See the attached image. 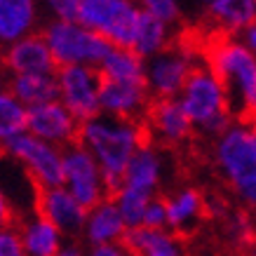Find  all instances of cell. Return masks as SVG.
I'll return each instance as SVG.
<instances>
[{"label":"cell","instance_id":"obj_25","mask_svg":"<svg viewBox=\"0 0 256 256\" xmlns=\"http://www.w3.org/2000/svg\"><path fill=\"white\" fill-rule=\"evenodd\" d=\"M24 242L26 249L36 256H56L59 252V228L38 218L36 224L24 226Z\"/></svg>","mask_w":256,"mask_h":256},{"label":"cell","instance_id":"obj_28","mask_svg":"<svg viewBox=\"0 0 256 256\" xmlns=\"http://www.w3.org/2000/svg\"><path fill=\"white\" fill-rule=\"evenodd\" d=\"M42 2H45V8L54 14V19H62V22H78L82 0H42Z\"/></svg>","mask_w":256,"mask_h":256},{"label":"cell","instance_id":"obj_38","mask_svg":"<svg viewBox=\"0 0 256 256\" xmlns=\"http://www.w3.org/2000/svg\"><path fill=\"white\" fill-rule=\"evenodd\" d=\"M252 124H254V127H256V120H252Z\"/></svg>","mask_w":256,"mask_h":256},{"label":"cell","instance_id":"obj_1","mask_svg":"<svg viewBox=\"0 0 256 256\" xmlns=\"http://www.w3.org/2000/svg\"><path fill=\"white\" fill-rule=\"evenodd\" d=\"M78 144L85 146L99 162L108 195L106 200L116 202L124 186V172L132 162L134 153L141 146L150 144V136L144 120H118L101 113L94 120L80 124Z\"/></svg>","mask_w":256,"mask_h":256},{"label":"cell","instance_id":"obj_16","mask_svg":"<svg viewBox=\"0 0 256 256\" xmlns=\"http://www.w3.org/2000/svg\"><path fill=\"white\" fill-rule=\"evenodd\" d=\"M2 68L8 70V76H31V73L52 76L59 70V66L45 36L31 33L12 45L2 47Z\"/></svg>","mask_w":256,"mask_h":256},{"label":"cell","instance_id":"obj_32","mask_svg":"<svg viewBox=\"0 0 256 256\" xmlns=\"http://www.w3.org/2000/svg\"><path fill=\"white\" fill-rule=\"evenodd\" d=\"M242 42H244V45H247L249 50L256 54V24H254V26H249L247 31L242 33Z\"/></svg>","mask_w":256,"mask_h":256},{"label":"cell","instance_id":"obj_30","mask_svg":"<svg viewBox=\"0 0 256 256\" xmlns=\"http://www.w3.org/2000/svg\"><path fill=\"white\" fill-rule=\"evenodd\" d=\"M144 226H148V228H164L167 226V207H164V198L160 193L148 202Z\"/></svg>","mask_w":256,"mask_h":256},{"label":"cell","instance_id":"obj_4","mask_svg":"<svg viewBox=\"0 0 256 256\" xmlns=\"http://www.w3.org/2000/svg\"><path fill=\"white\" fill-rule=\"evenodd\" d=\"M178 101L188 113L195 130L216 139L224 134L233 120V99L216 73L207 64H198L190 73L186 87L178 94Z\"/></svg>","mask_w":256,"mask_h":256},{"label":"cell","instance_id":"obj_24","mask_svg":"<svg viewBox=\"0 0 256 256\" xmlns=\"http://www.w3.org/2000/svg\"><path fill=\"white\" fill-rule=\"evenodd\" d=\"M26 124H28V108L10 92L8 85H0V148L5 150L8 141L26 132Z\"/></svg>","mask_w":256,"mask_h":256},{"label":"cell","instance_id":"obj_18","mask_svg":"<svg viewBox=\"0 0 256 256\" xmlns=\"http://www.w3.org/2000/svg\"><path fill=\"white\" fill-rule=\"evenodd\" d=\"M160 176H162V153L160 146L156 144H146L134 153L132 162L124 172V186L132 188L139 193H146L150 198L158 195V186H160Z\"/></svg>","mask_w":256,"mask_h":256},{"label":"cell","instance_id":"obj_35","mask_svg":"<svg viewBox=\"0 0 256 256\" xmlns=\"http://www.w3.org/2000/svg\"><path fill=\"white\" fill-rule=\"evenodd\" d=\"M247 256H256V242H254V247L249 249V254H247Z\"/></svg>","mask_w":256,"mask_h":256},{"label":"cell","instance_id":"obj_31","mask_svg":"<svg viewBox=\"0 0 256 256\" xmlns=\"http://www.w3.org/2000/svg\"><path fill=\"white\" fill-rule=\"evenodd\" d=\"M24 221L14 214V210L10 207V202L5 200V195L0 193V230H22Z\"/></svg>","mask_w":256,"mask_h":256},{"label":"cell","instance_id":"obj_33","mask_svg":"<svg viewBox=\"0 0 256 256\" xmlns=\"http://www.w3.org/2000/svg\"><path fill=\"white\" fill-rule=\"evenodd\" d=\"M90 256H122V254H120V249H116V247H108V244H99V247L94 249Z\"/></svg>","mask_w":256,"mask_h":256},{"label":"cell","instance_id":"obj_7","mask_svg":"<svg viewBox=\"0 0 256 256\" xmlns=\"http://www.w3.org/2000/svg\"><path fill=\"white\" fill-rule=\"evenodd\" d=\"M64 153V184L68 188V193L78 200V204L87 212V216L92 214L101 202H106V184L101 174L99 162L94 156L80 144H70L62 148Z\"/></svg>","mask_w":256,"mask_h":256},{"label":"cell","instance_id":"obj_20","mask_svg":"<svg viewBox=\"0 0 256 256\" xmlns=\"http://www.w3.org/2000/svg\"><path fill=\"white\" fill-rule=\"evenodd\" d=\"M5 85L10 92L22 101L26 108L33 106H42L50 101L59 99V82H56V73L45 76V73H31V76H10Z\"/></svg>","mask_w":256,"mask_h":256},{"label":"cell","instance_id":"obj_12","mask_svg":"<svg viewBox=\"0 0 256 256\" xmlns=\"http://www.w3.org/2000/svg\"><path fill=\"white\" fill-rule=\"evenodd\" d=\"M144 122H146L150 144L156 146H184L195 132L193 122L178 99H153Z\"/></svg>","mask_w":256,"mask_h":256},{"label":"cell","instance_id":"obj_13","mask_svg":"<svg viewBox=\"0 0 256 256\" xmlns=\"http://www.w3.org/2000/svg\"><path fill=\"white\" fill-rule=\"evenodd\" d=\"M33 193H36V214H38V218L56 226L59 233L78 238L82 233V228H87V212L68 193V188H47L40 186V184H33Z\"/></svg>","mask_w":256,"mask_h":256},{"label":"cell","instance_id":"obj_19","mask_svg":"<svg viewBox=\"0 0 256 256\" xmlns=\"http://www.w3.org/2000/svg\"><path fill=\"white\" fill-rule=\"evenodd\" d=\"M207 14L224 36H242L256 24V0H212Z\"/></svg>","mask_w":256,"mask_h":256},{"label":"cell","instance_id":"obj_2","mask_svg":"<svg viewBox=\"0 0 256 256\" xmlns=\"http://www.w3.org/2000/svg\"><path fill=\"white\" fill-rule=\"evenodd\" d=\"M204 64L226 85L240 120H256V54L242 38H214L204 50Z\"/></svg>","mask_w":256,"mask_h":256},{"label":"cell","instance_id":"obj_39","mask_svg":"<svg viewBox=\"0 0 256 256\" xmlns=\"http://www.w3.org/2000/svg\"><path fill=\"white\" fill-rule=\"evenodd\" d=\"M224 256H228V254H224Z\"/></svg>","mask_w":256,"mask_h":256},{"label":"cell","instance_id":"obj_15","mask_svg":"<svg viewBox=\"0 0 256 256\" xmlns=\"http://www.w3.org/2000/svg\"><path fill=\"white\" fill-rule=\"evenodd\" d=\"M162 198L164 207H167V226H172V233L181 238L186 244L195 238L202 221L214 216L210 198L202 193L200 188L186 186L178 188L176 193L172 195H162Z\"/></svg>","mask_w":256,"mask_h":256},{"label":"cell","instance_id":"obj_21","mask_svg":"<svg viewBox=\"0 0 256 256\" xmlns=\"http://www.w3.org/2000/svg\"><path fill=\"white\" fill-rule=\"evenodd\" d=\"M167 47H172V24L158 19V16L148 14L141 10L139 26H136V36H134L132 50L141 59H150V56L164 52Z\"/></svg>","mask_w":256,"mask_h":256},{"label":"cell","instance_id":"obj_27","mask_svg":"<svg viewBox=\"0 0 256 256\" xmlns=\"http://www.w3.org/2000/svg\"><path fill=\"white\" fill-rule=\"evenodd\" d=\"M144 12L158 16L167 24H176L178 16H181V5L178 0H134Z\"/></svg>","mask_w":256,"mask_h":256},{"label":"cell","instance_id":"obj_3","mask_svg":"<svg viewBox=\"0 0 256 256\" xmlns=\"http://www.w3.org/2000/svg\"><path fill=\"white\" fill-rule=\"evenodd\" d=\"M214 164L230 193L256 210V127L249 120H235L214 139Z\"/></svg>","mask_w":256,"mask_h":256},{"label":"cell","instance_id":"obj_26","mask_svg":"<svg viewBox=\"0 0 256 256\" xmlns=\"http://www.w3.org/2000/svg\"><path fill=\"white\" fill-rule=\"evenodd\" d=\"M150 200H153L150 195L132 190V188H122V190H120V195L116 198V204L120 207V214H122L127 228H139V226H144L148 202Z\"/></svg>","mask_w":256,"mask_h":256},{"label":"cell","instance_id":"obj_9","mask_svg":"<svg viewBox=\"0 0 256 256\" xmlns=\"http://www.w3.org/2000/svg\"><path fill=\"white\" fill-rule=\"evenodd\" d=\"M198 62L190 50L172 45L146 62V85L153 99H178Z\"/></svg>","mask_w":256,"mask_h":256},{"label":"cell","instance_id":"obj_11","mask_svg":"<svg viewBox=\"0 0 256 256\" xmlns=\"http://www.w3.org/2000/svg\"><path fill=\"white\" fill-rule=\"evenodd\" d=\"M101 113L118 120H144L150 108V92L146 82H130L99 76Z\"/></svg>","mask_w":256,"mask_h":256},{"label":"cell","instance_id":"obj_29","mask_svg":"<svg viewBox=\"0 0 256 256\" xmlns=\"http://www.w3.org/2000/svg\"><path fill=\"white\" fill-rule=\"evenodd\" d=\"M0 256H26V242L22 230H0Z\"/></svg>","mask_w":256,"mask_h":256},{"label":"cell","instance_id":"obj_6","mask_svg":"<svg viewBox=\"0 0 256 256\" xmlns=\"http://www.w3.org/2000/svg\"><path fill=\"white\" fill-rule=\"evenodd\" d=\"M141 8L134 0H82L78 22L113 47L132 50L136 26H139Z\"/></svg>","mask_w":256,"mask_h":256},{"label":"cell","instance_id":"obj_37","mask_svg":"<svg viewBox=\"0 0 256 256\" xmlns=\"http://www.w3.org/2000/svg\"><path fill=\"white\" fill-rule=\"evenodd\" d=\"M0 66H2V52H0Z\"/></svg>","mask_w":256,"mask_h":256},{"label":"cell","instance_id":"obj_10","mask_svg":"<svg viewBox=\"0 0 256 256\" xmlns=\"http://www.w3.org/2000/svg\"><path fill=\"white\" fill-rule=\"evenodd\" d=\"M59 101L78 118L80 122L101 116L99 68L92 66H59Z\"/></svg>","mask_w":256,"mask_h":256},{"label":"cell","instance_id":"obj_22","mask_svg":"<svg viewBox=\"0 0 256 256\" xmlns=\"http://www.w3.org/2000/svg\"><path fill=\"white\" fill-rule=\"evenodd\" d=\"M124 228H127V224L120 214V207L113 200H106L90 214L85 235L94 244H106L108 240H118L124 233Z\"/></svg>","mask_w":256,"mask_h":256},{"label":"cell","instance_id":"obj_34","mask_svg":"<svg viewBox=\"0 0 256 256\" xmlns=\"http://www.w3.org/2000/svg\"><path fill=\"white\" fill-rule=\"evenodd\" d=\"M56 256H82V254H80L78 249L73 247V249H64V252H59V254H56Z\"/></svg>","mask_w":256,"mask_h":256},{"label":"cell","instance_id":"obj_36","mask_svg":"<svg viewBox=\"0 0 256 256\" xmlns=\"http://www.w3.org/2000/svg\"><path fill=\"white\" fill-rule=\"evenodd\" d=\"M200 2H202V5H210V2H212V0H200Z\"/></svg>","mask_w":256,"mask_h":256},{"label":"cell","instance_id":"obj_23","mask_svg":"<svg viewBox=\"0 0 256 256\" xmlns=\"http://www.w3.org/2000/svg\"><path fill=\"white\" fill-rule=\"evenodd\" d=\"M99 76L130 80V82H146V59H141L134 50L113 47V52L99 66Z\"/></svg>","mask_w":256,"mask_h":256},{"label":"cell","instance_id":"obj_5","mask_svg":"<svg viewBox=\"0 0 256 256\" xmlns=\"http://www.w3.org/2000/svg\"><path fill=\"white\" fill-rule=\"evenodd\" d=\"M47 45L54 54L56 66H92L99 68L104 59L113 52L106 38H101L99 33L92 28L82 26L80 22H62L52 19L42 28Z\"/></svg>","mask_w":256,"mask_h":256},{"label":"cell","instance_id":"obj_8","mask_svg":"<svg viewBox=\"0 0 256 256\" xmlns=\"http://www.w3.org/2000/svg\"><path fill=\"white\" fill-rule=\"evenodd\" d=\"M5 153L26 167L31 184L47 188L64 186V153L59 146L38 139L31 132H24L5 144Z\"/></svg>","mask_w":256,"mask_h":256},{"label":"cell","instance_id":"obj_14","mask_svg":"<svg viewBox=\"0 0 256 256\" xmlns=\"http://www.w3.org/2000/svg\"><path fill=\"white\" fill-rule=\"evenodd\" d=\"M80 120L70 113L62 101H50L42 106H33L28 108V124L26 132H31L33 136L54 144L59 148H66L70 144H78L80 136Z\"/></svg>","mask_w":256,"mask_h":256},{"label":"cell","instance_id":"obj_17","mask_svg":"<svg viewBox=\"0 0 256 256\" xmlns=\"http://www.w3.org/2000/svg\"><path fill=\"white\" fill-rule=\"evenodd\" d=\"M38 0H0V47L36 33Z\"/></svg>","mask_w":256,"mask_h":256}]
</instances>
